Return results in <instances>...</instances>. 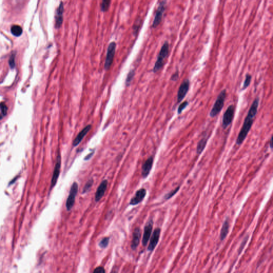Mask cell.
<instances>
[{"mask_svg":"<svg viewBox=\"0 0 273 273\" xmlns=\"http://www.w3.org/2000/svg\"><path fill=\"white\" fill-rule=\"evenodd\" d=\"M93 182H94V181H93V179L92 178L90 179V180L87 181V183L85 185L84 188L83 189L82 193L85 194V193H87L89 192L90 189H91V188L92 187V185L93 184Z\"/></svg>","mask_w":273,"mask_h":273,"instance_id":"cell-24","label":"cell"},{"mask_svg":"<svg viewBox=\"0 0 273 273\" xmlns=\"http://www.w3.org/2000/svg\"><path fill=\"white\" fill-rule=\"evenodd\" d=\"M169 53V44L168 41L164 43L161 48L160 53L158 55L157 60L155 62L153 71L154 73H156L161 70L163 67L166 58L168 56Z\"/></svg>","mask_w":273,"mask_h":273,"instance_id":"cell-2","label":"cell"},{"mask_svg":"<svg viewBox=\"0 0 273 273\" xmlns=\"http://www.w3.org/2000/svg\"><path fill=\"white\" fill-rule=\"evenodd\" d=\"M78 184L76 182H74L71 186L69 195L66 201V207L68 211H70L73 207L75 201V198L78 192Z\"/></svg>","mask_w":273,"mask_h":273,"instance_id":"cell-6","label":"cell"},{"mask_svg":"<svg viewBox=\"0 0 273 273\" xmlns=\"http://www.w3.org/2000/svg\"><path fill=\"white\" fill-rule=\"evenodd\" d=\"M272 141H273V138H272V137L271 139V141H270V144H269V145H270V147H271V148H272Z\"/></svg>","mask_w":273,"mask_h":273,"instance_id":"cell-33","label":"cell"},{"mask_svg":"<svg viewBox=\"0 0 273 273\" xmlns=\"http://www.w3.org/2000/svg\"><path fill=\"white\" fill-rule=\"evenodd\" d=\"M61 167V155H59L58 156V157H57V162H56L55 167L54 169L53 178H52V180H51V187H53L55 186V184L57 183V181L58 177H59V174H60Z\"/></svg>","mask_w":273,"mask_h":273,"instance_id":"cell-14","label":"cell"},{"mask_svg":"<svg viewBox=\"0 0 273 273\" xmlns=\"http://www.w3.org/2000/svg\"><path fill=\"white\" fill-rule=\"evenodd\" d=\"M146 190L145 188H142L138 190L136 192L134 197H132L131 200L130 201V204L136 205L142 202L146 196Z\"/></svg>","mask_w":273,"mask_h":273,"instance_id":"cell-12","label":"cell"},{"mask_svg":"<svg viewBox=\"0 0 273 273\" xmlns=\"http://www.w3.org/2000/svg\"><path fill=\"white\" fill-rule=\"evenodd\" d=\"M0 109H1V110L3 114L4 115H5L7 114V113L8 107H7V106H6L4 103L1 102L0 104Z\"/></svg>","mask_w":273,"mask_h":273,"instance_id":"cell-27","label":"cell"},{"mask_svg":"<svg viewBox=\"0 0 273 273\" xmlns=\"http://www.w3.org/2000/svg\"><path fill=\"white\" fill-rule=\"evenodd\" d=\"M11 32L13 35L16 36H19L23 33V29L20 26L14 25L11 28Z\"/></svg>","mask_w":273,"mask_h":273,"instance_id":"cell-20","label":"cell"},{"mask_svg":"<svg viewBox=\"0 0 273 273\" xmlns=\"http://www.w3.org/2000/svg\"><path fill=\"white\" fill-rule=\"evenodd\" d=\"M153 223L152 220H150L147 223L146 225L145 226L144 232V235L142 238V244L146 246L148 242L150 240V237L152 234L153 229Z\"/></svg>","mask_w":273,"mask_h":273,"instance_id":"cell-13","label":"cell"},{"mask_svg":"<svg viewBox=\"0 0 273 273\" xmlns=\"http://www.w3.org/2000/svg\"><path fill=\"white\" fill-rule=\"evenodd\" d=\"M91 125H88L84 129H82L81 131L80 132V133L77 134V136L73 142V146L74 147H76L78 145L80 144V143L82 142V140L87 135V134L90 131V130L91 129Z\"/></svg>","mask_w":273,"mask_h":273,"instance_id":"cell-16","label":"cell"},{"mask_svg":"<svg viewBox=\"0 0 273 273\" xmlns=\"http://www.w3.org/2000/svg\"><path fill=\"white\" fill-rule=\"evenodd\" d=\"M227 96V90L223 89L221 91L218 97L215 100L211 110L210 111V116L211 118H215L220 113L223 108Z\"/></svg>","mask_w":273,"mask_h":273,"instance_id":"cell-3","label":"cell"},{"mask_svg":"<svg viewBox=\"0 0 273 273\" xmlns=\"http://www.w3.org/2000/svg\"><path fill=\"white\" fill-rule=\"evenodd\" d=\"M229 228V221L228 218H227L225 222L223 223L222 228L221 230L220 237L221 241H223L226 238L227 234L228 233Z\"/></svg>","mask_w":273,"mask_h":273,"instance_id":"cell-18","label":"cell"},{"mask_svg":"<svg viewBox=\"0 0 273 273\" xmlns=\"http://www.w3.org/2000/svg\"><path fill=\"white\" fill-rule=\"evenodd\" d=\"M116 47V43L115 42H111L108 47L106 58L104 65V68L106 71H108V69H109L112 65L113 59L115 54Z\"/></svg>","mask_w":273,"mask_h":273,"instance_id":"cell-4","label":"cell"},{"mask_svg":"<svg viewBox=\"0 0 273 273\" xmlns=\"http://www.w3.org/2000/svg\"><path fill=\"white\" fill-rule=\"evenodd\" d=\"M251 79H252V76L250 74H247L245 75V79L244 80V83H243V88H242V90L246 89L249 86L250 84L251 83Z\"/></svg>","mask_w":273,"mask_h":273,"instance_id":"cell-23","label":"cell"},{"mask_svg":"<svg viewBox=\"0 0 273 273\" xmlns=\"http://www.w3.org/2000/svg\"><path fill=\"white\" fill-rule=\"evenodd\" d=\"M207 140H208L207 138L204 137L202 139H201L199 142H198L197 148H196V152H197L198 155L201 154L204 150L205 147L207 144Z\"/></svg>","mask_w":273,"mask_h":273,"instance_id":"cell-19","label":"cell"},{"mask_svg":"<svg viewBox=\"0 0 273 273\" xmlns=\"http://www.w3.org/2000/svg\"><path fill=\"white\" fill-rule=\"evenodd\" d=\"M93 273H105V270L102 267H98L96 268Z\"/></svg>","mask_w":273,"mask_h":273,"instance_id":"cell-30","label":"cell"},{"mask_svg":"<svg viewBox=\"0 0 273 273\" xmlns=\"http://www.w3.org/2000/svg\"><path fill=\"white\" fill-rule=\"evenodd\" d=\"M260 99L259 98H255L252 102L249 110L244 120V123L242 127L241 131L239 132L237 137L236 143L237 145H241L246 138L250 130L251 129L252 124L257 114L258 107L259 105Z\"/></svg>","mask_w":273,"mask_h":273,"instance_id":"cell-1","label":"cell"},{"mask_svg":"<svg viewBox=\"0 0 273 273\" xmlns=\"http://www.w3.org/2000/svg\"><path fill=\"white\" fill-rule=\"evenodd\" d=\"M190 87V81L188 79L184 80L179 88L177 92V103H180L186 97Z\"/></svg>","mask_w":273,"mask_h":273,"instance_id":"cell-8","label":"cell"},{"mask_svg":"<svg viewBox=\"0 0 273 273\" xmlns=\"http://www.w3.org/2000/svg\"><path fill=\"white\" fill-rule=\"evenodd\" d=\"M140 237H141V232H140V229L138 228L135 229L134 232V234H133V239H132L131 245L132 247L134 249H136V247H138L139 241H140Z\"/></svg>","mask_w":273,"mask_h":273,"instance_id":"cell-17","label":"cell"},{"mask_svg":"<svg viewBox=\"0 0 273 273\" xmlns=\"http://www.w3.org/2000/svg\"><path fill=\"white\" fill-rule=\"evenodd\" d=\"M153 158L150 156L145 162L142 166V176L143 178H146L149 175L150 171L152 168L153 164Z\"/></svg>","mask_w":273,"mask_h":273,"instance_id":"cell-15","label":"cell"},{"mask_svg":"<svg viewBox=\"0 0 273 273\" xmlns=\"http://www.w3.org/2000/svg\"><path fill=\"white\" fill-rule=\"evenodd\" d=\"M166 1H161L159 3L158 9L155 13L154 20L153 22V28L157 27L161 23L162 19L163 18V14L166 10Z\"/></svg>","mask_w":273,"mask_h":273,"instance_id":"cell-5","label":"cell"},{"mask_svg":"<svg viewBox=\"0 0 273 273\" xmlns=\"http://www.w3.org/2000/svg\"><path fill=\"white\" fill-rule=\"evenodd\" d=\"M93 154H94V152H91V153H90V154H88V155H87V156H86L85 158H84V160H85V161L88 160H89V159H90V158L92 157V155H93Z\"/></svg>","mask_w":273,"mask_h":273,"instance_id":"cell-32","label":"cell"},{"mask_svg":"<svg viewBox=\"0 0 273 273\" xmlns=\"http://www.w3.org/2000/svg\"><path fill=\"white\" fill-rule=\"evenodd\" d=\"M161 229L159 228L155 229L153 233L152 237L150 239V244L148 245V249L150 251H153L155 249V247L157 245L158 242L160 237Z\"/></svg>","mask_w":273,"mask_h":273,"instance_id":"cell-10","label":"cell"},{"mask_svg":"<svg viewBox=\"0 0 273 273\" xmlns=\"http://www.w3.org/2000/svg\"><path fill=\"white\" fill-rule=\"evenodd\" d=\"M134 75H135V71L134 69H131L129 73L127 75L126 81V84L127 87H129V85L131 84L132 80L134 79Z\"/></svg>","mask_w":273,"mask_h":273,"instance_id":"cell-22","label":"cell"},{"mask_svg":"<svg viewBox=\"0 0 273 273\" xmlns=\"http://www.w3.org/2000/svg\"><path fill=\"white\" fill-rule=\"evenodd\" d=\"M109 242V239L107 237H105L104 239H102V240L100 241V246L101 247H106L108 245Z\"/></svg>","mask_w":273,"mask_h":273,"instance_id":"cell-28","label":"cell"},{"mask_svg":"<svg viewBox=\"0 0 273 273\" xmlns=\"http://www.w3.org/2000/svg\"><path fill=\"white\" fill-rule=\"evenodd\" d=\"M111 1L109 0H104L100 4V9L102 12H106L108 10L110 7Z\"/></svg>","mask_w":273,"mask_h":273,"instance_id":"cell-21","label":"cell"},{"mask_svg":"<svg viewBox=\"0 0 273 273\" xmlns=\"http://www.w3.org/2000/svg\"><path fill=\"white\" fill-rule=\"evenodd\" d=\"M188 104H189V103L187 101H184L182 103H181V104H180L178 108V110H177L178 114H180L182 112V111L187 107V106L188 105Z\"/></svg>","mask_w":273,"mask_h":273,"instance_id":"cell-26","label":"cell"},{"mask_svg":"<svg viewBox=\"0 0 273 273\" xmlns=\"http://www.w3.org/2000/svg\"><path fill=\"white\" fill-rule=\"evenodd\" d=\"M2 116L0 115V120H1V119H2Z\"/></svg>","mask_w":273,"mask_h":273,"instance_id":"cell-34","label":"cell"},{"mask_svg":"<svg viewBox=\"0 0 273 273\" xmlns=\"http://www.w3.org/2000/svg\"><path fill=\"white\" fill-rule=\"evenodd\" d=\"M180 187L178 186L176 188V189H174L173 191H171L170 192H169L168 194H166L164 196V199L166 200L170 199L171 197H173V196L176 194L177 192H178L179 191V189H180Z\"/></svg>","mask_w":273,"mask_h":273,"instance_id":"cell-25","label":"cell"},{"mask_svg":"<svg viewBox=\"0 0 273 273\" xmlns=\"http://www.w3.org/2000/svg\"><path fill=\"white\" fill-rule=\"evenodd\" d=\"M179 73L178 71H177L171 77V80L172 81H177L179 79Z\"/></svg>","mask_w":273,"mask_h":273,"instance_id":"cell-29","label":"cell"},{"mask_svg":"<svg viewBox=\"0 0 273 273\" xmlns=\"http://www.w3.org/2000/svg\"><path fill=\"white\" fill-rule=\"evenodd\" d=\"M108 181L107 180H104L101 182L100 185L98 187L97 192L95 194V201L96 202L99 201L102 197L104 196L105 192L107 188Z\"/></svg>","mask_w":273,"mask_h":273,"instance_id":"cell-11","label":"cell"},{"mask_svg":"<svg viewBox=\"0 0 273 273\" xmlns=\"http://www.w3.org/2000/svg\"><path fill=\"white\" fill-rule=\"evenodd\" d=\"M64 7L63 2H61L59 7L57 8L55 16V26L57 28H59L63 22V14Z\"/></svg>","mask_w":273,"mask_h":273,"instance_id":"cell-9","label":"cell"},{"mask_svg":"<svg viewBox=\"0 0 273 273\" xmlns=\"http://www.w3.org/2000/svg\"><path fill=\"white\" fill-rule=\"evenodd\" d=\"M10 65L11 67L12 68H13L14 66H15V56L12 55V56L11 57V58H10Z\"/></svg>","mask_w":273,"mask_h":273,"instance_id":"cell-31","label":"cell"},{"mask_svg":"<svg viewBox=\"0 0 273 273\" xmlns=\"http://www.w3.org/2000/svg\"><path fill=\"white\" fill-rule=\"evenodd\" d=\"M235 113V107L234 105L229 106L225 112L223 114L222 126L223 129H225L231 123L233 120Z\"/></svg>","mask_w":273,"mask_h":273,"instance_id":"cell-7","label":"cell"}]
</instances>
